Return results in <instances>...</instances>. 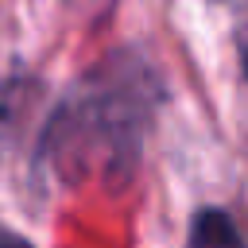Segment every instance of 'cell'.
<instances>
[{
  "mask_svg": "<svg viewBox=\"0 0 248 248\" xmlns=\"http://www.w3.org/2000/svg\"><path fill=\"white\" fill-rule=\"evenodd\" d=\"M155 101V78L143 58L120 50L105 58L66 97L46 128V155L66 178L101 174L124 182L140 159V128Z\"/></svg>",
  "mask_w": 248,
  "mask_h": 248,
  "instance_id": "1",
  "label": "cell"
},
{
  "mask_svg": "<svg viewBox=\"0 0 248 248\" xmlns=\"http://www.w3.org/2000/svg\"><path fill=\"white\" fill-rule=\"evenodd\" d=\"M186 248H244V240H240V232L225 209H202L190 225Z\"/></svg>",
  "mask_w": 248,
  "mask_h": 248,
  "instance_id": "2",
  "label": "cell"
},
{
  "mask_svg": "<svg viewBox=\"0 0 248 248\" xmlns=\"http://www.w3.org/2000/svg\"><path fill=\"white\" fill-rule=\"evenodd\" d=\"M0 248H31L23 236H16V232H8V229H0Z\"/></svg>",
  "mask_w": 248,
  "mask_h": 248,
  "instance_id": "3",
  "label": "cell"
}]
</instances>
